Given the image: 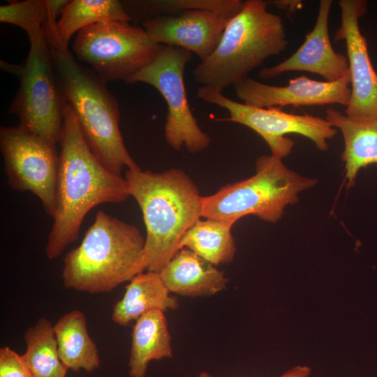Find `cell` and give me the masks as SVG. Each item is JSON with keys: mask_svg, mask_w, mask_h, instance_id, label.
<instances>
[{"mask_svg": "<svg viewBox=\"0 0 377 377\" xmlns=\"http://www.w3.org/2000/svg\"><path fill=\"white\" fill-rule=\"evenodd\" d=\"M59 143L57 210L45 246L49 260L60 256L77 239L83 220L92 208L121 203L131 196L125 178L105 168L91 152L68 103Z\"/></svg>", "mask_w": 377, "mask_h": 377, "instance_id": "obj_1", "label": "cell"}, {"mask_svg": "<svg viewBox=\"0 0 377 377\" xmlns=\"http://www.w3.org/2000/svg\"><path fill=\"white\" fill-rule=\"evenodd\" d=\"M124 178L145 224L143 269L159 273L179 250L186 232L202 217V195L192 179L176 168L161 172L127 169Z\"/></svg>", "mask_w": 377, "mask_h": 377, "instance_id": "obj_2", "label": "cell"}, {"mask_svg": "<svg viewBox=\"0 0 377 377\" xmlns=\"http://www.w3.org/2000/svg\"><path fill=\"white\" fill-rule=\"evenodd\" d=\"M145 241L135 226L98 211L81 244L64 258V287L101 293L131 281L145 272Z\"/></svg>", "mask_w": 377, "mask_h": 377, "instance_id": "obj_3", "label": "cell"}, {"mask_svg": "<svg viewBox=\"0 0 377 377\" xmlns=\"http://www.w3.org/2000/svg\"><path fill=\"white\" fill-rule=\"evenodd\" d=\"M267 1L246 0L228 22L212 54L193 69L202 86L223 91L249 76L288 45L281 17L267 9Z\"/></svg>", "mask_w": 377, "mask_h": 377, "instance_id": "obj_4", "label": "cell"}, {"mask_svg": "<svg viewBox=\"0 0 377 377\" xmlns=\"http://www.w3.org/2000/svg\"><path fill=\"white\" fill-rule=\"evenodd\" d=\"M50 50L66 102L98 161L119 176L125 167L139 168L124 145L119 105L106 83L92 69L79 64L68 50Z\"/></svg>", "mask_w": 377, "mask_h": 377, "instance_id": "obj_5", "label": "cell"}, {"mask_svg": "<svg viewBox=\"0 0 377 377\" xmlns=\"http://www.w3.org/2000/svg\"><path fill=\"white\" fill-rule=\"evenodd\" d=\"M316 183V179L288 169L281 158L263 155L256 160L252 177L202 196V217L237 221L243 216L255 215L263 221L276 223L286 207L298 200L300 192Z\"/></svg>", "mask_w": 377, "mask_h": 377, "instance_id": "obj_6", "label": "cell"}, {"mask_svg": "<svg viewBox=\"0 0 377 377\" xmlns=\"http://www.w3.org/2000/svg\"><path fill=\"white\" fill-rule=\"evenodd\" d=\"M28 36L29 51L23 63L1 61V68L20 82L8 112L17 117L20 127L56 145L67 102L43 30Z\"/></svg>", "mask_w": 377, "mask_h": 377, "instance_id": "obj_7", "label": "cell"}, {"mask_svg": "<svg viewBox=\"0 0 377 377\" xmlns=\"http://www.w3.org/2000/svg\"><path fill=\"white\" fill-rule=\"evenodd\" d=\"M161 45L154 42L146 30L130 22L106 20L77 32L73 50L105 83L125 82L149 64Z\"/></svg>", "mask_w": 377, "mask_h": 377, "instance_id": "obj_8", "label": "cell"}, {"mask_svg": "<svg viewBox=\"0 0 377 377\" xmlns=\"http://www.w3.org/2000/svg\"><path fill=\"white\" fill-rule=\"evenodd\" d=\"M193 54L177 47L162 45L156 57L124 82L150 84L162 95L168 105L164 135L175 150L185 147L191 153L207 149L209 136L202 131L188 101L184 74Z\"/></svg>", "mask_w": 377, "mask_h": 377, "instance_id": "obj_9", "label": "cell"}, {"mask_svg": "<svg viewBox=\"0 0 377 377\" xmlns=\"http://www.w3.org/2000/svg\"><path fill=\"white\" fill-rule=\"evenodd\" d=\"M223 91L201 86L197 90L198 98L226 110L229 117L216 121H232L246 126L257 133L268 145L272 155L283 158L290 154L295 142L286 138L295 133L311 140L321 151L328 149L327 139H332L337 129L325 119L309 114H294L280 108H257L238 103L226 96Z\"/></svg>", "mask_w": 377, "mask_h": 377, "instance_id": "obj_10", "label": "cell"}, {"mask_svg": "<svg viewBox=\"0 0 377 377\" xmlns=\"http://www.w3.org/2000/svg\"><path fill=\"white\" fill-rule=\"evenodd\" d=\"M0 151L9 186L30 191L52 219L57 210L59 158L56 145L19 125L1 126Z\"/></svg>", "mask_w": 377, "mask_h": 377, "instance_id": "obj_11", "label": "cell"}, {"mask_svg": "<svg viewBox=\"0 0 377 377\" xmlns=\"http://www.w3.org/2000/svg\"><path fill=\"white\" fill-rule=\"evenodd\" d=\"M341 24L335 41L344 40L349 64L350 98L346 114L355 119L377 118V73L359 20L367 13L364 0H340Z\"/></svg>", "mask_w": 377, "mask_h": 377, "instance_id": "obj_12", "label": "cell"}, {"mask_svg": "<svg viewBox=\"0 0 377 377\" xmlns=\"http://www.w3.org/2000/svg\"><path fill=\"white\" fill-rule=\"evenodd\" d=\"M350 73L335 82L318 81L302 75L289 80L286 86L264 84L248 76L233 87L236 96L244 104L257 108L329 104L346 108L350 98Z\"/></svg>", "mask_w": 377, "mask_h": 377, "instance_id": "obj_13", "label": "cell"}, {"mask_svg": "<svg viewBox=\"0 0 377 377\" xmlns=\"http://www.w3.org/2000/svg\"><path fill=\"white\" fill-rule=\"evenodd\" d=\"M230 18L212 11L188 10L152 17L142 24L154 42L186 50L202 61L217 47Z\"/></svg>", "mask_w": 377, "mask_h": 377, "instance_id": "obj_14", "label": "cell"}, {"mask_svg": "<svg viewBox=\"0 0 377 377\" xmlns=\"http://www.w3.org/2000/svg\"><path fill=\"white\" fill-rule=\"evenodd\" d=\"M332 0H320L313 29L305 36L302 45L290 57L259 72L262 79H270L289 71H306L322 76L325 81L335 82L350 73L347 57L335 52L332 46L328 23Z\"/></svg>", "mask_w": 377, "mask_h": 377, "instance_id": "obj_15", "label": "cell"}, {"mask_svg": "<svg viewBox=\"0 0 377 377\" xmlns=\"http://www.w3.org/2000/svg\"><path fill=\"white\" fill-rule=\"evenodd\" d=\"M159 274L170 293L184 297L214 295L228 281L215 265L186 248L179 249Z\"/></svg>", "mask_w": 377, "mask_h": 377, "instance_id": "obj_16", "label": "cell"}, {"mask_svg": "<svg viewBox=\"0 0 377 377\" xmlns=\"http://www.w3.org/2000/svg\"><path fill=\"white\" fill-rule=\"evenodd\" d=\"M325 119L342 133L345 178L348 186H352L361 168L377 164V118L355 119L329 108Z\"/></svg>", "mask_w": 377, "mask_h": 377, "instance_id": "obj_17", "label": "cell"}, {"mask_svg": "<svg viewBox=\"0 0 377 377\" xmlns=\"http://www.w3.org/2000/svg\"><path fill=\"white\" fill-rule=\"evenodd\" d=\"M128 282L122 298L113 307L114 323L126 326L151 311L165 312L178 308L177 298L170 295L159 273L143 272Z\"/></svg>", "mask_w": 377, "mask_h": 377, "instance_id": "obj_18", "label": "cell"}, {"mask_svg": "<svg viewBox=\"0 0 377 377\" xmlns=\"http://www.w3.org/2000/svg\"><path fill=\"white\" fill-rule=\"evenodd\" d=\"M172 357L171 337L164 312L154 310L135 320L131 333V377H145L149 362Z\"/></svg>", "mask_w": 377, "mask_h": 377, "instance_id": "obj_19", "label": "cell"}, {"mask_svg": "<svg viewBox=\"0 0 377 377\" xmlns=\"http://www.w3.org/2000/svg\"><path fill=\"white\" fill-rule=\"evenodd\" d=\"M54 331L59 359L68 370L91 373L100 367L97 346L89 334L86 317L81 311L63 315L54 324Z\"/></svg>", "mask_w": 377, "mask_h": 377, "instance_id": "obj_20", "label": "cell"}, {"mask_svg": "<svg viewBox=\"0 0 377 377\" xmlns=\"http://www.w3.org/2000/svg\"><path fill=\"white\" fill-rule=\"evenodd\" d=\"M235 221L205 218L197 221L184 235L179 249H188L214 265L233 260L236 247L231 229Z\"/></svg>", "mask_w": 377, "mask_h": 377, "instance_id": "obj_21", "label": "cell"}, {"mask_svg": "<svg viewBox=\"0 0 377 377\" xmlns=\"http://www.w3.org/2000/svg\"><path fill=\"white\" fill-rule=\"evenodd\" d=\"M131 22L121 1L117 0H70L61 13L57 33L60 47L68 50L74 34L99 22Z\"/></svg>", "mask_w": 377, "mask_h": 377, "instance_id": "obj_22", "label": "cell"}, {"mask_svg": "<svg viewBox=\"0 0 377 377\" xmlns=\"http://www.w3.org/2000/svg\"><path fill=\"white\" fill-rule=\"evenodd\" d=\"M22 357L34 377H66L68 369L59 359L54 325L40 318L24 334Z\"/></svg>", "mask_w": 377, "mask_h": 377, "instance_id": "obj_23", "label": "cell"}, {"mask_svg": "<svg viewBox=\"0 0 377 377\" xmlns=\"http://www.w3.org/2000/svg\"><path fill=\"white\" fill-rule=\"evenodd\" d=\"M241 0H154L121 1L132 21L173 15L188 10H205L232 17L241 9Z\"/></svg>", "mask_w": 377, "mask_h": 377, "instance_id": "obj_24", "label": "cell"}, {"mask_svg": "<svg viewBox=\"0 0 377 377\" xmlns=\"http://www.w3.org/2000/svg\"><path fill=\"white\" fill-rule=\"evenodd\" d=\"M47 18L46 0L12 1L0 6V22L18 26L28 36L43 29Z\"/></svg>", "mask_w": 377, "mask_h": 377, "instance_id": "obj_25", "label": "cell"}, {"mask_svg": "<svg viewBox=\"0 0 377 377\" xmlns=\"http://www.w3.org/2000/svg\"><path fill=\"white\" fill-rule=\"evenodd\" d=\"M0 377H34L22 355L8 346L0 348Z\"/></svg>", "mask_w": 377, "mask_h": 377, "instance_id": "obj_26", "label": "cell"}, {"mask_svg": "<svg viewBox=\"0 0 377 377\" xmlns=\"http://www.w3.org/2000/svg\"><path fill=\"white\" fill-rule=\"evenodd\" d=\"M311 373V369L306 366L298 365L294 367L279 377H309ZM198 377H214L206 371H202L199 374Z\"/></svg>", "mask_w": 377, "mask_h": 377, "instance_id": "obj_27", "label": "cell"}, {"mask_svg": "<svg viewBox=\"0 0 377 377\" xmlns=\"http://www.w3.org/2000/svg\"><path fill=\"white\" fill-rule=\"evenodd\" d=\"M267 5H274L276 7L286 10L288 13L291 14L301 6L302 1L297 0H274L267 1Z\"/></svg>", "mask_w": 377, "mask_h": 377, "instance_id": "obj_28", "label": "cell"}]
</instances>
